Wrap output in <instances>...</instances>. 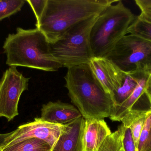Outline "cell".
<instances>
[{
  "label": "cell",
  "instance_id": "1",
  "mask_svg": "<svg viewBox=\"0 0 151 151\" xmlns=\"http://www.w3.org/2000/svg\"><path fill=\"white\" fill-rule=\"evenodd\" d=\"M65 87L72 103L86 119L110 118L115 107L111 95L106 93L89 64L68 68Z\"/></svg>",
  "mask_w": 151,
  "mask_h": 151
},
{
  "label": "cell",
  "instance_id": "2",
  "mask_svg": "<svg viewBox=\"0 0 151 151\" xmlns=\"http://www.w3.org/2000/svg\"><path fill=\"white\" fill-rule=\"evenodd\" d=\"M114 0H47L35 26L50 43L56 41L76 24L99 14Z\"/></svg>",
  "mask_w": 151,
  "mask_h": 151
},
{
  "label": "cell",
  "instance_id": "3",
  "mask_svg": "<svg viewBox=\"0 0 151 151\" xmlns=\"http://www.w3.org/2000/svg\"><path fill=\"white\" fill-rule=\"evenodd\" d=\"M9 66H22L46 72H55L63 66L53 56L47 37L38 28L17 27L9 34L3 45Z\"/></svg>",
  "mask_w": 151,
  "mask_h": 151
},
{
  "label": "cell",
  "instance_id": "4",
  "mask_svg": "<svg viewBox=\"0 0 151 151\" xmlns=\"http://www.w3.org/2000/svg\"><path fill=\"white\" fill-rule=\"evenodd\" d=\"M136 17L122 1L106 7L98 16L91 31L93 58H106L119 41L127 34Z\"/></svg>",
  "mask_w": 151,
  "mask_h": 151
},
{
  "label": "cell",
  "instance_id": "5",
  "mask_svg": "<svg viewBox=\"0 0 151 151\" xmlns=\"http://www.w3.org/2000/svg\"><path fill=\"white\" fill-rule=\"evenodd\" d=\"M98 16L76 24L56 41L49 43L50 52L63 66L89 64L93 58L90 35Z\"/></svg>",
  "mask_w": 151,
  "mask_h": 151
},
{
  "label": "cell",
  "instance_id": "6",
  "mask_svg": "<svg viewBox=\"0 0 151 151\" xmlns=\"http://www.w3.org/2000/svg\"><path fill=\"white\" fill-rule=\"evenodd\" d=\"M106 58L126 73L151 69V42L134 35H127Z\"/></svg>",
  "mask_w": 151,
  "mask_h": 151
},
{
  "label": "cell",
  "instance_id": "7",
  "mask_svg": "<svg viewBox=\"0 0 151 151\" xmlns=\"http://www.w3.org/2000/svg\"><path fill=\"white\" fill-rule=\"evenodd\" d=\"M29 79L17 66H10L4 73L0 80V118L10 121L19 115V102L22 93L28 90Z\"/></svg>",
  "mask_w": 151,
  "mask_h": 151
},
{
  "label": "cell",
  "instance_id": "8",
  "mask_svg": "<svg viewBox=\"0 0 151 151\" xmlns=\"http://www.w3.org/2000/svg\"><path fill=\"white\" fill-rule=\"evenodd\" d=\"M151 111V69L139 71L138 84L129 97L114 108L110 118L121 121L127 115L147 114Z\"/></svg>",
  "mask_w": 151,
  "mask_h": 151
},
{
  "label": "cell",
  "instance_id": "9",
  "mask_svg": "<svg viewBox=\"0 0 151 151\" xmlns=\"http://www.w3.org/2000/svg\"><path fill=\"white\" fill-rule=\"evenodd\" d=\"M63 128L64 125L51 124L43 121L40 118H35L34 121L20 125L11 132L10 135L5 138L1 150L23 140L32 138L43 140L52 148Z\"/></svg>",
  "mask_w": 151,
  "mask_h": 151
},
{
  "label": "cell",
  "instance_id": "10",
  "mask_svg": "<svg viewBox=\"0 0 151 151\" xmlns=\"http://www.w3.org/2000/svg\"><path fill=\"white\" fill-rule=\"evenodd\" d=\"M89 65L106 93L111 95L112 94L120 87L124 72L111 60L105 58H93Z\"/></svg>",
  "mask_w": 151,
  "mask_h": 151
},
{
  "label": "cell",
  "instance_id": "11",
  "mask_svg": "<svg viewBox=\"0 0 151 151\" xmlns=\"http://www.w3.org/2000/svg\"><path fill=\"white\" fill-rule=\"evenodd\" d=\"M85 119L82 117L64 125V128L50 151H84Z\"/></svg>",
  "mask_w": 151,
  "mask_h": 151
},
{
  "label": "cell",
  "instance_id": "12",
  "mask_svg": "<svg viewBox=\"0 0 151 151\" xmlns=\"http://www.w3.org/2000/svg\"><path fill=\"white\" fill-rule=\"evenodd\" d=\"M41 111L42 120L57 125H65L82 117L75 106L60 101L43 105Z\"/></svg>",
  "mask_w": 151,
  "mask_h": 151
},
{
  "label": "cell",
  "instance_id": "13",
  "mask_svg": "<svg viewBox=\"0 0 151 151\" xmlns=\"http://www.w3.org/2000/svg\"><path fill=\"white\" fill-rule=\"evenodd\" d=\"M104 119H86L83 134L84 151H97L111 134Z\"/></svg>",
  "mask_w": 151,
  "mask_h": 151
},
{
  "label": "cell",
  "instance_id": "14",
  "mask_svg": "<svg viewBox=\"0 0 151 151\" xmlns=\"http://www.w3.org/2000/svg\"><path fill=\"white\" fill-rule=\"evenodd\" d=\"M139 71L129 73L124 72L121 85L111 95L115 107L121 105L126 101L136 87L138 84Z\"/></svg>",
  "mask_w": 151,
  "mask_h": 151
},
{
  "label": "cell",
  "instance_id": "15",
  "mask_svg": "<svg viewBox=\"0 0 151 151\" xmlns=\"http://www.w3.org/2000/svg\"><path fill=\"white\" fill-rule=\"evenodd\" d=\"M52 148L45 141L29 138L6 147L1 151H50Z\"/></svg>",
  "mask_w": 151,
  "mask_h": 151
},
{
  "label": "cell",
  "instance_id": "16",
  "mask_svg": "<svg viewBox=\"0 0 151 151\" xmlns=\"http://www.w3.org/2000/svg\"><path fill=\"white\" fill-rule=\"evenodd\" d=\"M128 33L151 42V23L137 17L128 29Z\"/></svg>",
  "mask_w": 151,
  "mask_h": 151
},
{
  "label": "cell",
  "instance_id": "17",
  "mask_svg": "<svg viewBox=\"0 0 151 151\" xmlns=\"http://www.w3.org/2000/svg\"><path fill=\"white\" fill-rule=\"evenodd\" d=\"M137 151H151V111L146 115Z\"/></svg>",
  "mask_w": 151,
  "mask_h": 151
},
{
  "label": "cell",
  "instance_id": "18",
  "mask_svg": "<svg viewBox=\"0 0 151 151\" xmlns=\"http://www.w3.org/2000/svg\"><path fill=\"white\" fill-rule=\"evenodd\" d=\"M26 1H0V21L21 10Z\"/></svg>",
  "mask_w": 151,
  "mask_h": 151
},
{
  "label": "cell",
  "instance_id": "19",
  "mask_svg": "<svg viewBox=\"0 0 151 151\" xmlns=\"http://www.w3.org/2000/svg\"><path fill=\"white\" fill-rule=\"evenodd\" d=\"M122 146L121 131L118 128L106 137L97 151H119Z\"/></svg>",
  "mask_w": 151,
  "mask_h": 151
},
{
  "label": "cell",
  "instance_id": "20",
  "mask_svg": "<svg viewBox=\"0 0 151 151\" xmlns=\"http://www.w3.org/2000/svg\"><path fill=\"white\" fill-rule=\"evenodd\" d=\"M119 128L122 134V142L124 151H137L131 130L129 128L125 127L122 125Z\"/></svg>",
  "mask_w": 151,
  "mask_h": 151
},
{
  "label": "cell",
  "instance_id": "21",
  "mask_svg": "<svg viewBox=\"0 0 151 151\" xmlns=\"http://www.w3.org/2000/svg\"><path fill=\"white\" fill-rule=\"evenodd\" d=\"M146 115L147 114L138 117L132 122L129 126L136 149L139 142L141 133L142 131Z\"/></svg>",
  "mask_w": 151,
  "mask_h": 151
},
{
  "label": "cell",
  "instance_id": "22",
  "mask_svg": "<svg viewBox=\"0 0 151 151\" xmlns=\"http://www.w3.org/2000/svg\"><path fill=\"white\" fill-rule=\"evenodd\" d=\"M26 1L30 4L34 12L35 15L36 17V20H37L36 23H39L47 6V0H39V1L27 0Z\"/></svg>",
  "mask_w": 151,
  "mask_h": 151
},
{
  "label": "cell",
  "instance_id": "23",
  "mask_svg": "<svg viewBox=\"0 0 151 151\" xmlns=\"http://www.w3.org/2000/svg\"><path fill=\"white\" fill-rule=\"evenodd\" d=\"M135 2L142 12L151 10V0H136Z\"/></svg>",
  "mask_w": 151,
  "mask_h": 151
},
{
  "label": "cell",
  "instance_id": "24",
  "mask_svg": "<svg viewBox=\"0 0 151 151\" xmlns=\"http://www.w3.org/2000/svg\"><path fill=\"white\" fill-rule=\"evenodd\" d=\"M137 17L141 19L151 23V10L142 12H141L140 15Z\"/></svg>",
  "mask_w": 151,
  "mask_h": 151
},
{
  "label": "cell",
  "instance_id": "25",
  "mask_svg": "<svg viewBox=\"0 0 151 151\" xmlns=\"http://www.w3.org/2000/svg\"><path fill=\"white\" fill-rule=\"evenodd\" d=\"M10 134L11 132L10 133H6V134H0V151H1V147L2 145L3 144L5 138L9 137Z\"/></svg>",
  "mask_w": 151,
  "mask_h": 151
},
{
  "label": "cell",
  "instance_id": "26",
  "mask_svg": "<svg viewBox=\"0 0 151 151\" xmlns=\"http://www.w3.org/2000/svg\"><path fill=\"white\" fill-rule=\"evenodd\" d=\"M119 151H124V150H123V147H122V146L121 148L120 149Z\"/></svg>",
  "mask_w": 151,
  "mask_h": 151
}]
</instances>
